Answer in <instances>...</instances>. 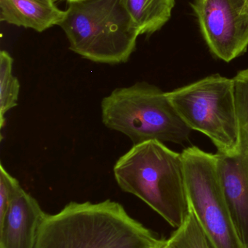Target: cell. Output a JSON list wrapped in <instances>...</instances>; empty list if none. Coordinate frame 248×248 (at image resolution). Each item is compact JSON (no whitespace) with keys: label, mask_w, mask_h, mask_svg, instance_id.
<instances>
[{"label":"cell","mask_w":248,"mask_h":248,"mask_svg":"<svg viewBox=\"0 0 248 248\" xmlns=\"http://www.w3.org/2000/svg\"><path fill=\"white\" fill-rule=\"evenodd\" d=\"M119 202H71L46 214L35 248H154L163 241Z\"/></svg>","instance_id":"obj_1"},{"label":"cell","mask_w":248,"mask_h":248,"mask_svg":"<svg viewBox=\"0 0 248 248\" xmlns=\"http://www.w3.org/2000/svg\"><path fill=\"white\" fill-rule=\"evenodd\" d=\"M118 186L135 195L173 228L180 227L190 213L182 155L162 141L133 144L114 166Z\"/></svg>","instance_id":"obj_2"},{"label":"cell","mask_w":248,"mask_h":248,"mask_svg":"<svg viewBox=\"0 0 248 248\" xmlns=\"http://www.w3.org/2000/svg\"><path fill=\"white\" fill-rule=\"evenodd\" d=\"M67 4L59 26L72 52L97 63L116 65L129 61L140 33L121 0H82Z\"/></svg>","instance_id":"obj_3"},{"label":"cell","mask_w":248,"mask_h":248,"mask_svg":"<svg viewBox=\"0 0 248 248\" xmlns=\"http://www.w3.org/2000/svg\"><path fill=\"white\" fill-rule=\"evenodd\" d=\"M100 107L103 125L125 134L133 144L150 140L182 144L192 131L167 93L146 81L115 89L103 97Z\"/></svg>","instance_id":"obj_4"},{"label":"cell","mask_w":248,"mask_h":248,"mask_svg":"<svg viewBox=\"0 0 248 248\" xmlns=\"http://www.w3.org/2000/svg\"><path fill=\"white\" fill-rule=\"evenodd\" d=\"M167 95L183 122L208 136L218 153H240L241 134L233 78L215 74Z\"/></svg>","instance_id":"obj_5"},{"label":"cell","mask_w":248,"mask_h":248,"mask_svg":"<svg viewBox=\"0 0 248 248\" xmlns=\"http://www.w3.org/2000/svg\"><path fill=\"white\" fill-rule=\"evenodd\" d=\"M189 205L213 248H246L223 192L215 155L197 147L182 153Z\"/></svg>","instance_id":"obj_6"},{"label":"cell","mask_w":248,"mask_h":248,"mask_svg":"<svg viewBox=\"0 0 248 248\" xmlns=\"http://www.w3.org/2000/svg\"><path fill=\"white\" fill-rule=\"evenodd\" d=\"M192 7L211 52L230 62L248 47V16L236 0H195Z\"/></svg>","instance_id":"obj_7"},{"label":"cell","mask_w":248,"mask_h":248,"mask_svg":"<svg viewBox=\"0 0 248 248\" xmlns=\"http://www.w3.org/2000/svg\"><path fill=\"white\" fill-rule=\"evenodd\" d=\"M215 155L231 218L243 246L248 248V152Z\"/></svg>","instance_id":"obj_8"},{"label":"cell","mask_w":248,"mask_h":248,"mask_svg":"<svg viewBox=\"0 0 248 248\" xmlns=\"http://www.w3.org/2000/svg\"><path fill=\"white\" fill-rule=\"evenodd\" d=\"M45 216L36 200L20 189L0 221V248H35Z\"/></svg>","instance_id":"obj_9"},{"label":"cell","mask_w":248,"mask_h":248,"mask_svg":"<svg viewBox=\"0 0 248 248\" xmlns=\"http://www.w3.org/2000/svg\"><path fill=\"white\" fill-rule=\"evenodd\" d=\"M55 0H0V20L42 32L59 26L65 17Z\"/></svg>","instance_id":"obj_10"},{"label":"cell","mask_w":248,"mask_h":248,"mask_svg":"<svg viewBox=\"0 0 248 248\" xmlns=\"http://www.w3.org/2000/svg\"><path fill=\"white\" fill-rule=\"evenodd\" d=\"M140 35H151L170 20L175 0H121Z\"/></svg>","instance_id":"obj_11"},{"label":"cell","mask_w":248,"mask_h":248,"mask_svg":"<svg viewBox=\"0 0 248 248\" xmlns=\"http://www.w3.org/2000/svg\"><path fill=\"white\" fill-rule=\"evenodd\" d=\"M13 59L6 51L0 52V126L4 124V115L17 106L20 84L13 74Z\"/></svg>","instance_id":"obj_12"},{"label":"cell","mask_w":248,"mask_h":248,"mask_svg":"<svg viewBox=\"0 0 248 248\" xmlns=\"http://www.w3.org/2000/svg\"><path fill=\"white\" fill-rule=\"evenodd\" d=\"M168 239L177 248H213L192 208L184 223Z\"/></svg>","instance_id":"obj_13"},{"label":"cell","mask_w":248,"mask_h":248,"mask_svg":"<svg viewBox=\"0 0 248 248\" xmlns=\"http://www.w3.org/2000/svg\"><path fill=\"white\" fill-rule=\"evenodd\" d=\"M241 134V150L248 152V68L233 78Z\"/></svg>","instance_id":"obj_14"},{"label":"cell","mask_w":248,"mask_h":248,"mask_svg":"<svg viewBox=\"0 0 248 248\" xmlns=\"http://www.w3.org/2000/svg\"><path fill=\"white\" fill-rule=\"evenodd\" d=\"M18 181L12 176L0 164V221H2L8 209L10 201L17 191L21 189Z\"/></svg>","instance_id":"obj_15"},{"label":"cell","mask_w":248,"mask_h":248,"mask_svg":"<svg viewBox=\"0 0 248 248\" xmlns=\"http://www.w3.org/2000/svg\"><path fill=\"white\" fill-rule=\"evenodd\" d=\"M154 248H177L173 243L170 242L169 239H163L162 243Z\"/></svg>","instance_id":"obj_16"},{"label":"cell","mask_w":248,"mask_h":248,"mask_svg":"<svg viewBox=\"0 0 248 248\" xmlns=\"http://www.w3.org/2000/svg\"><path fill=\"white\" fill-rule=\"evenodd\" d=\"M240 10L243 14L248 16V0H241Z\"/></svg>","instance_id":"obj_17"},{"label":"cell","mask_w":248,"mask_h":248,"mask_svg":"<svg viewBox=\"0 0 248 248\" xmlns=\"http://www.w3.org/2000/svg\"><path fill=\"white\" fill-rule=\"evenodd\" d=\"M66 1H67V2H68V1H82V0H66Z\"/></svg>","instance_id":"obj_18"}]
</instances>
